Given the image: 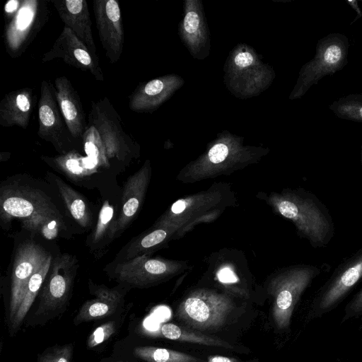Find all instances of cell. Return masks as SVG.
<instances>
[{
  "label": "cell",
  "mask_w": 362,
  "mask_h": 362,
  "mask_svg": "<svg viewBox=\"0 0 362 362\" xmlns=\"http://www.w3.org/2000/svg\"><path fill=\"white\" fill-rule=\"evenodd\" d=\"M329 109L340 119L362 123V94L340 98L330 104Z\"/></svg>",
  "instance_id": "cell-29"
},
{
  "label": "cell",
  "mask_w": 362,
  "mask_h": 362,
  "mask_svg": "<svg viewBox=\"0 0 362 362\" xmlns=\"http://www.w3.org/2000/svg\"><path fill=\"white\" fill-rule=\"evenodd\" d=\"M78 262L76 257L62 254L52 258L49 272L41 288L34 317L47 321L62 313L71 297Z\"/></svg>",
  "instance_id": "cell-7"
},
{
  "label": "cell",
  "mask_w": 362,
  "mask_h": 362,
  "mask_svg": "<svg viewBox=\"0 0 362 362\" xmlns=\"http://www.w3.org/2000/svg\"><path fill=\"white\" fill-rule=\"evenodd\" d=\"M361 168H362V144L361 146Z\"/></svg>",
  "instance_id": "cell-38"
},
{
  "label": "cell",
  "mask_w": 362,
  "mask_h": 362,
  "mask_svg": "<svg viewBox=\"0 0 362 362\" xmlns=\"http://www.w3.org/2000/svg\"><path fill=\"white\" fill-rule=\"evenodd\" d=\"M113 362H122V361H113Z\"/></svg>",
  "instance_id": "cell-39"
},
{
  "label": "cell",
  "mask_w": 362,
  "mask_h": 362,
  "mask_svg": "<svg viewBox=\"0 0 362 362\" xmlns=\"http://www.w3.org/2000/svg\"><path fill=\"white\" fill-rule=\"evenodd\" d=\"M1 218L8 223L13 218L23 227L46 239L56 238L63 222L56 207L40 192L29 187H10L1 189Z\"/></svg>",
  "instance_id": "cell-3"
},
{
  "label": "cell",
  "mask_w": 362,
  "mask_h": 362,
  "mask_svg": "<svg viewBox=\"0 0 362 362\" xmlns=\"http://www.w3.org/2000/svg\"><path fill=\"white\" fill-rule=\"evenodd\" d=\"M82 144L87 157L97 168L110 166L104 143L95 127L88 124L83 136Z\"/></svg>",
  "instance_id": "cell-28"
},
{
  "label": "cell",
  "mask_w": 362,
  "mask_h": 362,
  "mask_svg": "<svg viewBox=\"0 0 362 362\" xmlns=\"http://www.w3.org/2000/svg\"><path fill=\"white\" fill-rule=\"evenodd\" d=\"M36 95L30 88H23L6 94L0 102V125L17 126L26 129L35 107Z\"/></svg>",
  "instance_id": "cell-20"
},
{
  "label": "cell",
  "mask_w": 362,
  "mask_h": 362,
  "mask_svg": "<svg viewBox=\"0 0 362 362\" xmlns=\"http://www.w3.org/2000/svg\"><path fill=\"white\" fill-rule=\"evenodd\" d=\"M235 201L229 184L214 183L206 190L175 202L153 227L168 228L175 233L177 239L199 223L214 221Z\"/></svg>",
  "instance_id": "cell-2"
},
{
  "label": "cell",
  "mask_w": 362,
  "mask_h": 362,
  "mask_svg": "<svg viewBox=\"0 0 362 362\" xmlns=\"http://www.w3.org/2000/svg\"><path fill=\"white\" fill-rule=\"evenodd\" d=\"M45 0H22L16 13L6 18L4 40L12 58L21 57L49 19Z\"/></svg>",
  "instance_id": "cell-9"
},
{
  "label": "cell",
  "mask_w": 362,
  "mask_h": 362,
  "mask_svg": "<svg viewBox=\"0 0 362 362\" xmlns=\"http://www.w3.org/2000/svg\"><path fill=\"white\" fill-rule=\"evenodd\" d=\"M49 255L42 246L33 241L24 242L16 248L11 279L9 324L21 304L30 278Z\"/></svg>",
  "instance_id": "cell-13"
},
{
  "label": "cell",
  "mask_w": 362,
  "mask_h": 362,
  "mask_svg": "<svg viewBox=\"0 0 362 362\" xmlns=\"http://www.w3.org/2000/svg\"><path fill=\"white\" fill-rule=\"evenodd\" d=\"M161 335L169 340L187 342L206 346L235 350V346L230 342L209 334L195 331L180 325L166 322L160 327Z\"/></svg>",
  "instance_id": "cell-22"
},
{
  "label": "cell",
  "mask_w": 362,
  "mask_h": 362,
  "mask_svg": "<svg viewBox=\"0 0 362 362\" xmlns=\"http://www.w3.org/2000/svg\"><path fill=\"white\" fill-rule=\"evenodd\" d=\"M275 212L290 220L298 235L313 248L326 247L335 234V226L327 206L303 188L284 189L268 199Z\"/></svg>",
  "instance_id": "cell-1"
},
{
  "label": "cell",
  "mask_w": 362,
  "mask_h": 362,
  "mask_svg": "<svg viewBox=\"0 0 362 362\" xmlns=\"http://www.w3.org/2000/svg\"><path fill=\"white\" fill-rule=\"evenodd\" d=\"M362 279V247L344 259L320 288L308 315L309 320L337 307Z\"/></svg>",
  "instance_id": "cell-10"
},
{
  "label": "cell",
  "mask_w": 362,
  "mask_h": 362,
  "mask_svg": "<svg viewBox=\"0 0 362 362\" xmlns=\"http://www.w3.org/2000/svg\"><path fill=\"white\" fill-rule=\"evenodd\" d=\"M55 59H61L69 65L82 71L89 72L96 80L104 81L99 61L93 57L76 34L66 26H64L51 49L42 55V62H48Z\"/></svg>",
  "instance_id": "cell-15"
},
{
  "label": "cell",
  "mask_w": 362,
  "mask_h": 362,
  "mask_svg": "<svg viewBox=\"0 0 362 362\" xmlns=\"http://www.w3.org/2000/svg\"><path fill=\"white\" fill-rule=\"evenodd\" d=\"M90 292L95 298L87 300L79 309L74 324L98 320L113 314L124 300V291L119 287L110 288L105 285H98L88 281Z\"/></svg>",
  "instance_id": "cell-19"
},
{
  "label": "cell",
  "mask_w": 362,
  "mask_h": 362,
  "mask_svg": "<svg viewBox=\"0 0 362 362\" xmlns=\"http://www.w3.org/2000/svg\"><path fill=\"white\" fill-rule=\"evenodd\" d=\"M93 13L101 45L111 64L120 59L124 31L119 3L115 0H93Z\"/></svg>",
  "instance_id": "cell-14"
},
{
  "label": "cell",
  "mask_w": 362,
  "mask_h": 362,
  "mask_svg": "<svg viewBox=\"0 0 362 362\" xmlns=\"http://www.w3.org/2000/svg\"><path fill=\"white\" fill-rule=\"evenodd\" d=\"M133 352L136 357L146 362H202L204 360L179 351L152 346H137Z\"/></svg>",
  "instance_id": "cell-27"
},
{
  "label": "cell",
  "mask_w": 362,
  "mask_h": 362,
  "mask_svg": "<svg viewBox=\"0 0 362 362\" xmlns=\"http://www.w3.org/2000/svg\"><path fill=\"white\" fill-rule=\"evenodd\" d=\"M151 169L146 161L129 176L124 185L119 210L115 229V238L119 237L138 214L144 202L151 179Z\"/></svg>",
  "instance_id": "cell-16"
},
{
  "label": "cell",
  "mask_w": 362,
  "mask_h": 362,
  "mask_svg": "<svg viewBox=\"0 0 362 362\" xmlns=\"http://www.w3.org/2000/svg\"><path fill=\"white\" fill-rule=\"evenodd\" d=\"M62 200L72 218L83 228L91 226L93 218L84 197L59 177L51 174Z\"/></svg>",
  "instance_id": "cell-24"
},
{
  "label": "cell",
  "mask_w": 362,
  "mask_h": 362,
  "mask_svg": "<svg viewBox=\"0 0 362 362\" xmlns=\"http://www.w3.org/2000/svg\"><path fill=\"white\" fill-rule=\"evenodd\" d=\"M347 4L356 11V16L355 18L352 21V22L350 23V25L354 24L357 20L362 18V11L361 10L359 5H358V1L356 0H349L346 1Z\"/></svg>",
  "instance_id": "cell-37"
},
{
  "label": "cell",
  "mask_w": 362,
  "mask_h": 362,
  "mask_svg": "<svg viewBox=\"0 0 362 362\" xmlns=\"http://www.w3.org/2000/svg\"><path fill=\"white\" fill-rule=\"evenodd\" d=\"M361 315H362V288L346 304L341 322H344L354 317H358Z\"/></svg>",
  "instance_id": "cell-32"
},
{
  "label": "cell",
  "mask_w": 362,
  "mask_h": 362,
  "mask_svg": "<svg viewBox=\"0 0 362 362\" xmlns=\"http://www.w3.org/2000/svg\"><path fill=\"white\" fill-rule=\"evenodd\" d=\"M186 268L185 262L146 255L124 262H112L105 270L123 286L143 288L169 280Z\"/></svg>",
  "instance_id": "cell-6"
},
{
  "label": "cell",
  "mask_w": 362,
  "mask_h": 362,
  "mask_svg": "<svg viewBox=\"0 0 362 362\" xmlns=\"http://www.w3.org/2000/svg\"><path fill=\"white\" fill-rule=\"evenodd\" d=\"M56 98L72 136L82 143L88 122L79 95L71 81L64 76L54 79Z\"/></svg>",
  "instance_id": "cell-18"
},
{
  "label": "cell",
  "mask_w": 362,
  "mask_h": 362,
  "mask_svg": "<svg viewBox=\"0 0 362 362\" xmlns=\"http://www.w3.org/2000/svg\"><path fill=\"white\" fill-rule=\"evenodd\" d=\"M74 352L71 344L55 345L44 351L37 358V362H71Z\"/></svg>",
  "instance_id": "cell-30"
},
{
  "label": "cell",
  "mask_w": 362,
  "mask_h": 362,
  "mask_svg": "<svg viewBox=\"0 0 362 362\" xmlns=\"http://www.w3.org/2000/svg\"><path fill=\"white\" fill-rule=\"evenodd\" d=\"M361 1L362 2V0Z\"/></svg>",
  "instance_id": "cell-40"
},
{
  "label": "cell",
  "mask_w": 362,
  "mask_h": 362,
  "mask_svg": "<svg viewBox=\"0 0 362 362\" xmlns=\"http://www.w3.org/2000/svg\"><path fill=\"white\" fill-rule=\"evenodd\" d=\"M21 4L19 0H10L4 6V12L6 14V18L13 16L18 10Z\"/></svg>",
  "instance_id": "cell-36"
},
{
  "label": "cell",
  "mask_w": 362,
  "mask_h": 362,
  "mask_svg": "<svg viewBox=\"0 0 362 362\" xmlns=\"http://www.w3.org/2000/svg\"><path fill=\"white\" fill-rule=\"evenodd\" d=\"M239 311L240 308L230 294L198 288L179 303L175 317L183 327L202 333H214L229 325Z\"/></svg>",
  "instance_id": "cell-4"
},
{
  "label": "cell",
  "mask_w": 362,
  "mask_h": 362,
  "mask_svg": "<svg viewBox=\"0 0 362 362\" xmlns=\"http://www.w3.org/2000/svg\"><path fill=\"white\" fill-rule=\"evenodd\" d=\"M64 26L70 28L86 46L93 57L99 61L93 37L91 20L86 0H49Z\"/></svg>",
  "instance_id": "cell-17"
},
{
  "label": "cell",
  "mask_w": 362,
  "mask_h": 362,
  "mask_svg": "<svg viewBox=\"0 0 362 362\" xmlns=\"http://www.w3.org/2000/svg\"><path fill=\"white\" fill-rule=\"evenodd\" d=\"M42 158L69 175L84 176L97 168L87 156H81L76 150L53 158L42 156Z\"/></svg>",
  "instance_id": "cell-26"
},
{
  "label": "cell",
  "mask_w": 362,
  "mask_h": 362,
  "mask_svg": "<svg viewBox=\"0 0 362 362\" xmlns=\"http://www.w3.org/2000/svg\"><path fill=\"white\" fill-rule=\"evenodd\" d=\"M87 122L98 130L110 160H124L135 152L136 144L123 129L121 117L107 97L92 101Z\"/></svg>",
  "instance_id": "cell-11"
},
{
  "label": "cell",
  "mask_w": 362,
  "mask_h": 362,
  "mask_svg": "<svg viewBox=\"0 0 362 362\" xmlns=\"http://www.w3.org/2000/svg\"><path fill=\"white\" fill-rule=\"evenodd\" d=\"M253 62L252 55L247 52H240L235 57V64L240 67H246Z\"/></svg>",
  "instance_id": "cell-35"
},
{
  "label": "cell",
  "mask_w": 362,
  "mask_h": 362,
  "mask_svg": "<svg viewBox=\"0 0 362 362\" xmlns=\"http://www.w3.org/2000/svg\"><path fill=\"white\" fill-rule=\"evenodd\" d=\"M38 124L37 136L51 143L59 153L77 151L80 147V142L72 136L66 126L54 86L45 80L42 81L40 85Z\"/></svg>",
  "instance_id": "cell-12"
},
{
  "label": "cell",
  "mask_w": 362,
  "mask_h": 362,
  "mask_svg": "<svg viewBox=\"0 0 362 362\" xmlns=\"http://www.w3.org/2000/svg\"><path fill=\"white\" fill-rule=\"evenodd\" d=\"M320 273L315 265L300 264L284 268L272 277L268 290L272 298V321L279 331L290 327L301 296Z\"/></svg>",
  "instance_id": "cell-5"
},
{
  "label": "cell",
  "mask_w": 362,
  "mask_h": 362,
  "mask_svg": "<svg viewBox=\"0 0 362 362\" xmlns=\"http://www.w3.org/2000/svg\"><path fill=\"white\" fill-rule=\"evenodd\" d=\"M115 321L105 322L95 328L89 335L87 346L91 349L107 341L116 331Z\"/></svg>",
  "instance_id": "cell-31"
},
{
  "label": "cell",
  "mask_w": 362,
  "mask_h": 362,
  "mask_svg": "<svg viewBox=\"0 0 362 362\" xmlns=\"http://www.w3.org/2000/svg\"><path fill=\"white\" fill-rule=\"evenodd\" d=\"M349 47V39L341 33H330L318 40L314 57L302 68L295 96L301 97L324 76L341 70L348 63Z\"/></svg>",
  "instance_id": "cell-8"
},
{
  "label": "cell",
  "mask_w": 362,
  "mask_h": 362,
  "mask_svg": "<svg viewBox=\"0 0 362 362\" xmlns=\"http://www.w3.org/2000/svg\"><path fill=\"white\" fill-rule=\"evenodd\" d=\"M52 262V257L49 255L42 266L30 278L21 304L19 306L13 320L9 324V329L11 331H17L19 326L23 322L26 314L29 311L33 301L44 284V281L49 272Z\"/></svg>",
  "instance_id": "cell-25"
},
{
  "label": "cell",
  "mask_w": 362,
  "mask_h": 362,
  "mask_svg": "<svg viewBox=\"0 0 362 362\" xmlns=\"http://www.w3.org/2000/svg\"><path fill=\"white\" fill-rule=\"evenodd\" d=\"M176 239L175 233L166 228L152 227L129 240L117 254L112 262L129 260L141 255H150Z\"/></svg>",
  "instance_id": "cell-21"
},
{
  "label": "cell",
  "mask_w": 362,
  "mask_h": 362,
  "mask_svg": "<svg viewBox=\"0 0 362 362\" xmlns=\"http://www.w3.org/2000/svg\"><path fill=\"white\" fill-rule=\"evenodd\" d=\"M199 25V18L194 11L188 12L184 20V28L188 33H195Z\"/></svg>",
  "instance_id": "cell-33"
},
{
  "label": "cell",
  "mask_w": 362,
  "mask_h": 362,
  "mask_svg": "<svg viewBox=\"0 0 362 362\" xmlns=\"http://www.w3.org/2000/svg\"><path fill=\"white\" fill-rule=\"evenodd\" d=\"M117 218L114 206L105 200L100 210L96 226L88 238L87 244L91 251L102 250L115 239Z\"/></svg>",
  "instance_id": "cell-23"
},
{
  "label": "cell",
  "mask_w": 362,
  "mask_h": 362,
  "mask_svg": "<svg viewBox=\"0 0 362 362\" xmlns=\"http://www.w3.org/2000/svg\"><path fill=\"white\" fill-rule=\"evenodd\" d=\"M202 362H259L257 358L243 361L235 357L222 356V355H211L209 356L206 359Z\"/></svg>",
  "instance_id": "cell-34"
}]
</instances>
